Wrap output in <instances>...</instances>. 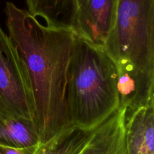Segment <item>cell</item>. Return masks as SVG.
<instances>
[{
	"mask_svg": "<svg viewBox=\"0 0 154 154\" xmlns=\"http://www.w3.org/2000/svg\"><path fill=\"white\" fill-rule=\"evenodd\" d=\"M8 35L17 48L29 80L35 122L44 144L73 127L66 102L67 75L75 39L71 29L42 23L26 9L6 2Z\"/></svg>",
	"mask_w": 154,
	"mask_h": 154,
	"instance_id": "cell-1",
	"label": "cell"
},
{
	"mask_svg": "<svg viewBox=\"0 0 154 154\" xmlns=\"http://www.w3.org/2000/svg\"><path fill=\"white\" fill-rule=\"evenodd\" d=\"M118 72L102 47L75 36L66 87V102L72 126L91 130L120 108Z\"/></svg>",
	"mask_w": 154,
	"mask_h": 154,
	"instance_id": "cell-2",
	"label": "cell"
},
{
	"mask_svg": "<svg viewBox=\"0 0 154 154\" xmlns=\"http://www.w3.org/2000/svg\"><path fill=\"white\" fill-rule=\"evenodd\" d=\"M118 74L129 75L143 96L154 91V0H117L114 28L104 48Z\"/></svg>",
	"mask_w": 154,
	"mask_h": 154,
	"instance_id": "cell-3",
	"label": "cell"
},
{
	"mask_svg": "<svg viewBox=\"0 0 154 154\" xmlns=\"http://www.w3.org/2000/svg\"><path fill=\"white\" fill-rule=\"evenodd\" d=\"M0 117H21L35 122L34 101L24 63L17 48L1 26Z\"/></svg>",
	"mask_w": 154,
	"mask_h": 154,
	"instance_id": "cell-4",
	"label": "cell"
},
{
	"mask_svg": "<svg viewBox=\"0 0 154 154\" xmlns=\"http://www.w3.org/2000/svg\"><path fill=\"white\" fill-rule=\"evenodd\" d=\"M117 0H76L72 29L78 37L105 48L114 28Z\"/></svg>",
	"mask_w": 154,
	"mask_h": 154,
	"instance_id": "cell-5",
	"label": "cell"
},
{
	"mask_svg": "<svg viewBox=\"0 0 154 154\" xmlns=\"http://www.w3.org/2000/svg\"><path fill=\"white\" fill-rule=\"evenodd\" d=\"M125 138L127 154H154L153 100L126 111Z\"/></svg>",
	"mask_w": 154,
	"mask_h": 154,
	"instance_id": "cell-6",
	"label": "cell"
},
{
	"mask_svg": "<svg viewBox=\"0 0 154 154\" xmlns=\"http://www.w3.org/2000/svg\"><path fill=\"white\" fill-rule=\"evenodd\" d=\"M127 109L120 108L95 129L80 154H127L125 121Z\"/></svg>",
	"mask_w": 154,
	"mask_h": 154,
	"instance_id": "cell-7",
	"label": "cell"
},
{
	"mask_svg": "<svg viewBox=\"0 0 154 154\" xmlns=\"http://www.w3.org/2000/svg\"><path fill=\"white\" fill-rule=\"evenodd\" d=\"M26 3L27 11L42 18L45 25L72 29L76 0H26Z\"/></svg>",
	"mask_w": 154,
	"mask_h": 154,
	"instance_id": "cell-8",
	"label": "cell"
},
{
	"mask_svg": "<svg viewBox=\"0 0 154 154\" xmlns=\"http://www.w3.org/2000/svg\"><path fill=\"white\" fill-rule=\"evenodd\" d=\"M40 144L34 121L21 117H0V145L25 148Z\"/></svg>",
	"mask_w": 154,
	"mask_h": 154,
	"instance_id": "cell-9",
	"label": "cell"
},
{
	"mask_svg": "<svg viewBox=\"0 0 154 154\" xmlns=\"http://www.w3.org/2000/svg\"><path fill=\"white\" fill-rule=\"evenodd\" d=\"M94 129L71 127L44 144L35 154H80L91 138Z\"/></svg>",
	"mask_w": 154,
	"mask_h": 154,
	"instance_id": "cell-10",
	"label": "cell"
},
{
	"mask_svg": "<svg viewBox=\"0 0 154 154\" xmlns=\"http://www.w3.org/2000/svg\"><path fill=\"white\" fill-rule=\"evenodd\" d=\"M39 144L25 148H14L0 145V154H35Z\"/></svg>",
	"mask_w": 154,
	"mask_h": 154,
	"instance_id": "cell-11",
	"label": "cell"
},
{
	"mask_svg": "<svg viewBox=\"0 0 154 154\" xmlns=\"http://www.w3.org/2000/svg\"><path fill=\"white\" fill-rule=\"evenodd\" d=\"M152 100H153V105H154V91H153V96H152Z\"/></svg>",
	"mask_w": 154,
	"mask_h": 154,
	"instance_id": "cell-12",
	"label": "cell"
}]
</instances>
